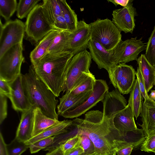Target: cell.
Instances as JSON below:
<instances>
[{"label": "cell", "mask_w": 155, "mask_h": 155, "mask_svg": "<svg viewBox=\"0 0 155 155\" xmlns=\"http://www.w3.org/2000/svg\"><path fill=\"white\" fill-rule=\"evenodd\" d=\"M53 27L54 29L60 31H68L67 24L62 15L57 17Z\"/></svg>", "instance_id": "41"}, {"label": "cell", "mask_w": 155, "mask_h": 155, "mask_svg": "<svg viewBox=\"0 0 155 155\" xmlns=\"http://www.w3.org/2000/svg\"><path fill=\"white\" fill-rule=\"evenodd\" d=\"M71 33L69 31H60L54 38L46 54L68 51Z\"/></svg>", "instance_id": "25"}, {"label": "cell", "mask_w": 155, "mask_h": 155, "mask_svg": "<svg viewBox=\"0 0 155 155\" xmlns=\"http://www.w3.org/2000/svg\"><path fill=\"white\" fill-rule=\"evenodd\" d=\"M22 43L16 45L7 50L0 57V78L10 82L20 74L25 58Z\"/></svg>", "instance_id": "6"}, {"label": "cell", "mask_w": 155, "mask_h": 155, "mask_svg": "<svg viewBox=\"0 0 155 155\" xmlns=\"http://www.w3.org/2000/svg\"><path fill=\"white\" fill-rule=\"evenodd\" d=\"M137 61L148 93L155 84V68L148 61L145 54H142Z\"/></svg>", "instance_id": "22"}, {"label": "cell", "mask_w": 155, "mask_h": 155, "mask_svg": "<svg viewBox=\"0 0 155 155\" xmlns=\"http://www.w3.org/2000/svg\"><path fill=\"white\" fill-rule=\"evenodd\" d=\"M88 48L92 59L99 69L104 68L108 74L117 64V47L114 49L108 51L97 41L90 40Z\"/></svg>", "instance_id": "11"}, {"label": "cell", "mask_w": 155, "mask_h": 155, "mask_svg": "<svg viewBox=\"0 0 155 155\" xmlns=\"http://www.w3.org/2000/svg\"><path fill=\"white\" fill-rule=\"evenodd\" d=\"M35 109L32 107L29 109L21 112L20 122L16 131L15 137L24 142L32 137Z\"/></svg>", "instance_id": "19"}, {"label": "cell", "mask_w": 155, "mask_h": 155, "mask_svg": "<svg viewBox=\"0 0 155 155\" xmlns=\"http://www.w3.org/2000/svg\"><path fill=\"white\" fill-rule=\"evenodd\" d=\"M136 71L131 65L120 63L111 70L109 76L114 87L123 94L130 93L135 81Z\"/></svg>", "instance_id": "9"}, {"label": "cell", "mask_w": 155, "mask_h": 155, "mask_svg": "<svg viewBox=\"0 0 155 155\" xmlns=\"http://www.w3.org/2000/svg\"><path fill=\"white\" fill-rule=\"evenodd\" d=\"M140 150L142 151L155 153V135L146 139L141 145Z\"/></svg>", "instance_id": "38"}, {"label": "cell", "mask_w": 155, "mask_h": 155, "mask_svg": "<svg viewBox=\"0 0 155 155\" xmlns=\"http://www.w3.org/2000/svg\"><path fill=\"white\" fill-rule=\"evenodd\" d=\"M80 135L81 138L79 145L84 150V153L81 155H88L95 153L94 145L92 141L87 135Z\"/></svg>", "instance_id": "37"}, {"label": "cell", "mask_w": 155, "mask_h": 155, "mask_svg": "<svg viewBox=\"0 0 155 155\" xmlns=\"http://www.w3.org/2000/svg\"><path fill=\"white\" fill-rule=\"evenodd\" d=\"M60 31L54 29L51 31L39 41L31 52L30 58L33 67L45 55L54 38Z\"/></svg>", "instance_id": "21"}, {"label": "cell", "mask_w": 155, "mask_h": 155, "mask_svg": "<svg viewBox=\"0 0 155 155\" xmlns=\"http://www.w3.org/2000/svg\"><path fill=\"white\" fill-rule=\"evenodd\" d=\"M28 148L29 145L15 137L10 143L6 144V149L9 155H21Z\"/></svg>", "instance_id": "33"}, {"label": "cell", "mask_w": 155, "mask_h": 155, "mask_svg": "<svg viewBox=\"0 0 155 155\" xmlns=\"http://www.w3.org/2000/svg\"><path fill=\"white\" fill-rule=\"evenodd\" d=\"M81 135L77 134L73 137L67 138L59 146L64 154L79 145L81 140Z\"/></svg>", "instance_id": "36"}, {"label": "cell", "mask_w": 155, "mask_h": 155, "mask_svg": "<svg viewBox=\"0 0 155 155\" xmlns=\"http://www.w3.org/2000/svg\"><path fill=\"white\" fill-rule=\"evenodd\" d=\"M103 155H116V152H114L111 153L105 154Z\"/></svg>", "instance_id": "48"}, {"label": "cell", "mask_w": 155, "mask_h": 155, "mask_svg": "<svg viewBox=\"0 0 155 155\" xmlns=\"http://www.w3.org/2000/svg\"><path fill=\"white\" fill-rule=\"evenodd\" d=\"M72 122L73 120H71L62 121L60 123L46 129L39 134L31 137L25 143L29 146L39 140L67 133L68 128L72 125Z\"/></svg>", "instance_id": "24"}, {"label": "cell", "mask_w": 155, "mask_h": 155, "mask_svg": "<svg viewBox=\"0 0 155 155\" xmlns=\"http://www.w3.org/2000/svg\"><path fill=\"white\" fill-rule=\"evenodd\" d=\"M62 15L67 24L68 31L72 32L77 28L78 21L77 14L64 0H58Z\"/></svg>", "instance_id": "28"}, {"label": "cell", "mask_w": 155, "mask_h": 155, "mask_svg": "<svg viewBox=\"0 0 155 155\" xmlns=\"http://www.w3.org/2000/svg\"><path fill=\"white\" fill-rule=\"evenodd\" d=\"M16 0H0V15L6 21L9 20L17 10Z\"/></svg>", "instance_id": "30"}, {"label": "cell", "mask_w": 155, "mask_h": 155, "mask_svg": "<svg viewBox=\"0 0 155 155\" xmlns=\"http://www.w3.org/2000/svg\"><path fill=\"white\" fill-rule=\"evenodd\" d=\"M140 116L142 124L139 125L147 138L155 135V101L150 98L144 100Z\"/></svg>", "instance_id": "18"}, {"label": "cell", "mask_w": 155, "mask_h": 155, "mask_svg": "<svg viewBox=\"0 0 155 155\" xmlns=\"http://www.w3.org/2000/svg\"><path fill=\"white\" fill-rule=\"evenodd\" d=\"M89 25L90 40L97 41L108 51L114 49L122 40L121 32L108 18H98Z\"/></svg>", "instance_id": "4"}, {"label": "cell", "mask_w": 155, "mask_h": 155, "mask_svg": "<svg viewBox=\"0 0 155 155\" xmlns=\"http://www.w3.org/2000/svg\"><path fill=\"white\" fill-rule=\"evenodd\" d=\"M100 155L99 154H97V153H95L93 154H90V155Z\"/></svg>", "instance_id": "49"}, {"label": "cell", "mask_w": 155, "mask_h": 155, "mask_svg": "<svg viewBox=\"0 0 155 155\" xmlns=\"http://www.w3.org/2000/svg\"><path fill=\"white\" fill-rule=\"evenodd\" d=\"M41 6L44 15L49 23L53 27L57 17L62 15L58 0H44Z\"/></svg>", "instance_id": "26"}, {"label": "cell", "mask_w": 155, "mask_h": 155, "mask_svg": "<svg viewBox=\"0 0 155 155\" xmlns=\"http://www.w3.org/2000/svg\"><path fill=\"white\" fill-rule=\"evenodd\" d=\"M134 117L132 108L128 104L125 108L119 112L114 117V125L121 137H126L129 132L138 129Z\"/></svg>", "instance_id": "17"}, {"label": "cell", "mask_w": 155, "mask_h": 155, "mask_svg": "<svg viewBox=\"0 0 155 155\" xmlns=\"http://www.w3.org/2000/svg\"><path fill=\"white\" fill-rule=\"evenodd\" d=\"M154 86H155V83Z\"/></svg>", "instance_id": "50"}, {"label": "cell", "mask_w": 155, "mask_h": 155, "mask_svg": "<svg viewBox=\"0 0 155 155\" xmlns=\"http://www.w3.org/2000/svg\"><path fill=\"white\" fill-rule=\"evenodd\" d=\"M109 87L105 81L96 80L94 89L87 99L75 109L68 111L61 116L65 118H77L103 101Z\"/></svg>", "instance_id": "10"}, {"label": "cell", "mask_w": 155, "mask_h": 155, "mask_svg": "<svg viewBox=\"0 0 155 155\" xmlns=\"http://www.w3.org/2000/svg\"><path fill=\"white\" fill-rule=\"evenodd\" d=\"M107 1L113 3L116 6L118 5H120L124 7L127 5L130 0H107Z\"/></svg>", "instance_id": "45"}, {"label": "cell", "mask_w": 155, "mask_h": 155, "mask_svg": "<svg viewBox=\"0 0 155 155\" xmlns=\"http://www.w3.org/2000/svg\"><path fill=\"white\" fill-rule=\"evenodd\" d=\"M133 1L130 0L127 6L113 11L112 21L120 32L132 33L135 28L134 18L138 14Z\"/></svg>", "instance_id": "12"}, {"label": "cell", "mask_w": 155, "mask_h": 155, "mask_svg": "<svg viewBox=\"0 0 155 155\" xmlns=\"http://www.w3.org/2000/svg\"><path fill=\"white\" fill-rule=\"evenodd\" d=\"M22 77L25 94L32 107L39 108L47 117L58 120L56 111L57 97L37 76L32 65L28 72L22 74Z\"/></svg>", "instance_id": "3"}, {"label": "cell", "mask_w": 155, "mask_h": 155, "mask_svg": "<svg viewBox=\"0 0 155 155\" xmlns=\"http://www.w3.org/2000/svg\"><path fill=\"white\" fill-rule=\"evenodd\" d=\"M25 33L28 38L38 43L55 29L46 18L41 3L37 5L28 15L25 23Z\"/></svg>", "instance_id": "5"}, {"label": "cell", "mask_w": 155, "mask_h": 155, "mask_svg": "<svg viewBox=\"0 0 155 155\" xmlns=\"http://www.w3.org/2000/svg\"><path fill=\"white\" fill-rule=\"evenodd\" d=\"M7 97L0 94V124H1L7 115Z\"/></svg>", "instance_id": "39"}, {"label": "cell", "mask_w": 155, "mask_h": 155, "mask_svg": "<svg viewBox=\"0 0 155 155\" xmlns=\"http://www.w3.org/2000/svg\"><path fill=\"white\" fill-rule=\"evenodd\" d=\"M84 152L83 148L79 144L70 150L65 153L64 155H81Z\"/></svg>", "instance_id": "43"}, {"label": "cell", "mask_w": 155, "mask_h": 155, "mask_svg": "<svg viewBox=\"0 0 155 155\" xmlns=\"http://www.w3.org/2000/svg\"><path fill=\"white\" fill-rule=\"evenodd\" d=\"M40 0H20L18 3L17 15L18 18L22 19L27 17Z\"/></svg>", "instance_id": "31"}, {"label": "cell", "mask_w": 155, "mask_h": 155, "mask_svg": "<svg viewBox=\"0 0 155 155\" xmlns=\"http://www.w3.org/2000/svg\"><path fill=\"white\" fill-rule=\"evenodd\" d=\"M92 59L87 50L74 55L68 67L64 92L71 91L86 73L90 72Z\"/></svg>", "instance_id": "7"}, {"label": "cell", "mask_w": 155, "mask_h": 155, "mask_svg": "<svg viewBox=\"0 0 155 155\" xmlns=\"http://www.w3.org/2000/svg\"><path fill=\"white\" fill-rule=\"evenodd\" d=\"M149 96L151 99L155 101V90H151Z\"/></svg>", "instance_id": "47"}, {"label": "cell", "mask_w": 155, "mask_h": 155, "mask_svg": "<svg viewBox=\"0 0 155 155\" xmlns=\"http://www.w3.org/2000/svg\"><path fill=\"white\" fill-rule=\"evenodd\" d=\"M102 102L103 117L113 120L119 112L127 107V100L117 89L107 92Z\"/></svg>", "instance_id": "15"}, {"label": "cell", "mask_w": 155, "mask_h": 155, "mask_svg": "<svg viewBox=\"0 0 155 155\" xmlns=\"http://www.w3.org/2000/svg\"><path fill=\"white\" fill-rule=\"evenodd\" d=\"M74 55L69 51L46 54L33 67L37 76L57 97L64 91L68 67Z\"/></svg>", "instance_id": "2"}, {"label": "cell", "mask_w": 155, "mask_h": 155, "mask_svg": "<svg viewBox=\"0 0 155 155\" xmlns=\"http://www.w3.org/2000/svg\"><path fill=\"white\" fill-rule=\"evenodd\" d=\"M11 94V88L8 82L0 78V94L8 97Z\"/></svg>", "instance_id": "42"}, {"label": "cell", "mask_w": 155, "mask_h": 155, "mask_svg": "<svg viewBox=\"0 0 155 155\" xmlns=\"http://www.w3.org/2000/svg\"><path fill=\"white\" fill-rule=\"evenodd\" d=\"M22 74H21L13 80L8 82L11 88V94L8 98L10 100L13 109L21 112L32 107L24 91Z\"/></svg>", "instance_id": "16"}, {"label": "cell", "mask_w": 155, "mask_h": 155, "mask_svg": "<svg viewBox=\"0 0 155 155\" xmlns=\"http://www.w3.org/2000/svg\"><path fill=\"white\" fill-rule=\"evenodd\" d=\"M92 91L77 95L72 94L70 91L59 98L60 102L57 106L58 114L61 115L64 113L75 109L84 102L89 96Z\"/></svg>", "instance_id": "20"}, {"label": "cell", "mask_w": 155, "mask_h": 155, "mask_svg": "<svg viewBox=\"0 0 155 155\" xmlns=\"http://www.w3.org/2000/svg\"><path fill=\"white\" fill-rule=\"evenodd\" d=\"M75 127L77 134L87 135L94 145L95 153L103 155L116 152L114 141L121 139L113 120L104 118L103 113L99 110L90 111L84 119L76 118L72 124Z\"/></svg>", "instance_id": "1"}, {"label": "cell", "mask_w": 155, "mask_h": 155, "mask_svg": "<svg viewBox=\"0 0 155 155\" xmlns=\"http://www.w3.org/2000/svg\"><path fill=\"white\" fill-rule=\"evenodd\" d=\"M136 75L138 81L139 89L142 96L144 98V100H147L150 97L148 93L146 90L144 81L138 67L136 72Z\"/></svg>", "instance_id": "40"}, {"label": "cell", "mask_w": 155, "mask_h": 155, "mask_svg": "<svg viewBox=\"0 0 155 155\" xmlns=\"http://www.w3.org/2000/svg\"><path fill=\"white\" fill-rule=\"evenodd\" d=\"M54 140L53 136L39 140L29 145L31 153H35L41 150L45 149L53 143Z\"/></svg>", "instance_id": "35"}, {"label": "cell", "mask_w": 155, "mask_h": 155, "mask_svg": "<svg viewBox=\"0 0 155 155\" xmlns=\"http://www.w3.org/2000/svg\"><path fill=\"white\" fill-rule=\"evenodd\" d=\"M115 150L117 155H130L135 148L134 145L128 141L125 137L114 141Z\"/></svg>", "instance_id": "32"}, {"label": "cell", "mask_w": 155, "mask_h": 155, "mask_svg": "<svg viewBox=\"0 0 155 155\" xmlns=\"http://www.w3.org/2000/svg\"><path fill=\"white\" fill-rule=\"evenodd\" d=\"M142 97L139 89L138 81L136 78L130 92L128 101V104L132 108L136 120L140 114L142 105Z\"/></svg>", "instance_id": "29"}, {"label": "cell", "mask_w": 155, "mask_h": 155, "mask_svg": "<svg viewBox=\"0 0 155 155\" xmlns=\"http://www.w3.org/2000/svg\"><path fill=\"white\" fill-rule=\"evenodd\" d=\"M0 155H9L6 149V144L1 132L0 133Z\"/></svg>", "instance_id": "44"}, {"label": "cell", "mask_w": 155, "mask_h": 155, "mask_svg": "<svg viewBox=\"0 0 155 155\" xmlns=\"http://www.w3.org/2000/svg\"><path fill=\"white\" fill-rule=\"evenodd\" d=\"M90 39L89 24H87L83 19L80 20L76 29L71 35L68 51L74 55L87 50Z\"/></svg>", "instance_id": "14"}, {"label": "cell", "mask_w": 155, "mask_h": 155, "mask_svg": "<svg viewBox=\"0 0 155 155\" xmlns=\"http://www.w3.org/2000/svg\"><path fill=\"white\" fill-rule=\"evenodd\" d=\"M147 43L145 57L155 68V25Z\"/></svg>", "instance_id": "34"}, {"label": "cell", "mask_w": 155, "mask_h": 155, "mask_svg": "<svg viewBox=\"0 0 155 155\" xmlns=\"http://www.w3.org/2000/svg\"><path fill=\"white\" fill-rule=\"evenodd\" d=\"M64 153L61 147L58 146L53 149L49 151L46 155H64Z\"/></svg>", "instance_id": "46"}, {"label": "cell", "mask_w": 155, "mask_h": 155, "mask_svg": "<svg viewBox=\"0 0 155 155\" xmlns=\"http://www.w3.org/2000/svg\"><path fill=\"white\" fill-rule=\"evenodd\" d=\"M61 121L48 117L38 107L35 109L34 124L32 137L42 133L50 127L59 124Z\"/></svg>", "instance_id": "23"}, {"label": "cell", "mask_w": 155, "mask_h": 155, "mask_svg": "<svg viewBox=\"0 0 155 155\" xmlns=\"http://www.w3.org/2000/svg\"><path fill=\"white\" fill-rule=\"evenodd\" d=\"M25 33V24L20 20H9L4 24L1 21L0 57L12 47L22 43Z\"/></svg>", "instance_id": "8"}, {"label": "cell", "mask_w": 155, "mask_h": 155, "mask_svg": "<svg viewBox=\"0 0 155 155\" xmlns=\"http://www.w3.org/2000/svg\"><path fill=\"white\" fill-rule=\"evenodd\" d=\"M142 39H137L135 37L120 42L117 47V64L137 61L139 54L146 50L147 47V43H143Z\"/></svg>", "instance_id": "13"}, {"label": "cell", "mask_w": 155, "mask_h": 155, "mask_svg": "<svg viewBox=\"0 0 155 155\" xmlns=\"http://www.w3.org/2000/svg\"><path fill=\"white\" fill-rule=\"evenodd\" d=\"M96 80L94 76L91 72L86 73L70 92L72 95H77L93 91Z\"/></svg>", "instance_id": "27"}]
</instances>
